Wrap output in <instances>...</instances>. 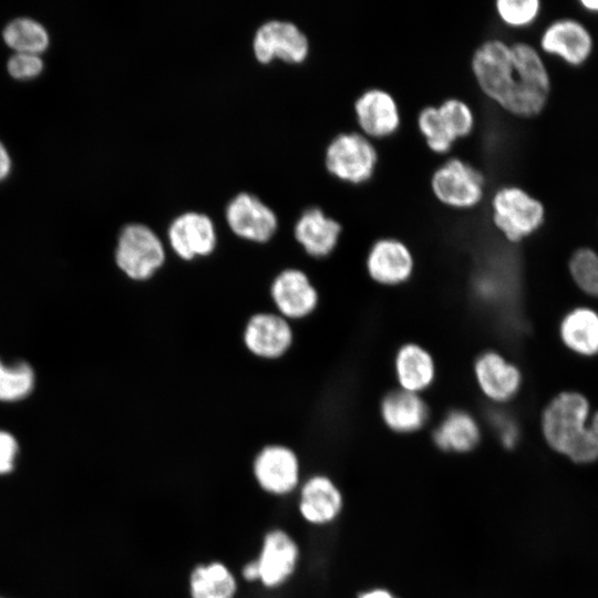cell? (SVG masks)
<instances>
[{"label": "cell", "mask_w": 598, "mask_h": 598, "mask_svg": "<svg viewBox=\"0 0 598 598\" xmlns=\"http://www.w3.org/2000/svg\"><path fill=\"white\" fill-rule=\"evenodd\" d=\"M470 68L482 96L505 114L533 118L547 106L550 74L532 43L509 41L498 28L474 49Z\"/></svg>", "instance_id": "cell-1"}, {"label": "cell", "mask_w": 598, "mask_h": 598, "mask_svg": "<svg viewBox=\"0 0 598 598\" xmlns=\"http://www.w3.org/2000/svg\"><path fill=\"white\" fill-rule=\"evenodd\" d=\"M542 432L556 452L577 463L598 458V412L589 420V404L576 392H561L544 409Z\"/></svg>", "instance_id": "cell-2"}, {"label": "cell", "mask_w": 598, "mask_h": 598, "mask_svg": "<svg viewBox=\"0 0 598 598\" xmlns=\"http://www.w3.org/2000/svg\"><path fill=\"white\" fill-rule=\"evenodd\" d=\"M488 219L508 243L517 244L536 233L544 224V204L524 187L495 185L487 197Z\"/></svg>", "instance_id": "cell-3"}, {"label": "cell", "mask_w": 598, "mask_h": 598, "mask_svg": "<svg viewBox=\"0 0 598 598\" xmlns=\"http://www.w3.org/2000/svg\"><path fill=\"white\" fill-rule=\"evenodd\" d=\"M430 189L440 205L456 212L477 209L489 194L486 174L455 154L445 156L433 169Z\"/></svg>", "instance_id": "cell-4"}, {"label": "cell", "mask_w": 598, "mask_h": 598, "mask_svg": "<svg viewBox=\"0 0 598 598\" xmlns=\"http://www.w3.org/2000/svg\"><path fill=\"white\" fill-rule=\"evenodd\" d=\"M379 151L374 141L358 130L340 131L328 142L323 166L338 182L360 186L369 183L377 171Z\"/></svg>", "instance_id": "cell-5"}, {"label": "cell", "mask_w": 598, "mask_h": 598, "mask_svg": "<svg viewBox=\"0 0 598 598\" xmlns=\"http://www.w3.org/2000/svg\"><path fill=\"white\" fill-rule=\"evenodd\" d=\"M166 252L159 237L140 223L126 225L120 233L115 261L132 280L145 281L165 264Z\"/></svg>", "instance_id": "cell-6"}, {"label": "cell", "mask_w": 598, "mask_h": 598, "mask_svg": "<svg viewBox=\"0 0 598 598\" xmlns=\"http://www.w3.org/2000/svg\"><path fill=\"white\" fill-rule=\"evenodd\" d=\"M358 131L378 142L394 136L401 127V110L393 94L382 87H368L354 100Z\"/></svg>", "instance_id": "cell-7"}, {"label": "cell", "mask_w": 598, "mask_h": 598, "mask_svg": "<svg viewBox=\"0 0 598 598\" xmlns=\"http://www.w3.org/2000/svg\"><path fill=\"white\" fill-rule=\"evenodd\" d=\"M364 267L375 283L395 287L411 279L415 269V257L404 240L394 236H382L370 245Z\"/></svg>", "instance_id": "cell-8"}, {"label": "cell", "mask_w": 598, "mask_h": 598, "mask_svg": "<svg viewBox=\"0 0 598 598\" xmlns=\"http://www.w3.org/2000/svg\"><path fill=\"white\" fill-rule=\"evenodd\" d=\"M252 50L261 63H269L275 58L288 63H301L310 53V41L293 22L270 20L257 29Z\"/></svg>", "instance_id": "cell-9"}, {"label": "cell", "mask_w": 598, "mask_h": 598, "mask_svg": "<svg viewBox=\"0 0 598 598\" xmlns=\"http://www.w3.org/2000/svg\"><path fill=\"white\" fill-rule=\"evenodd\" d=\"M473 375L483 396L495 404L514 399L523 380L517 365L496 350H486L476 357Z\"/></svg>", "instance_id": "cell-10"}, {"label": "cell", "mask_w": 598, "mask_h": 598, "mask_svg": "<svg viewBox=\"0 0 598 598\" xmlns=\"http://www.w3.org/2000/svg\"><path fill=\"white\" fill-rule=\"evenodd\" d=\"M252 473L257 484L266 493L276 496L288 495L299 484V458L288 446L266 445L254 460Z\"/></svg>", "instance_id": "cell-11"}, {"label": "cell", "mask_w": 598, "mask_h": 598, "mask_svg": "<svg viewBox=\"0 0 598 598\" xmlns=\"http://www.w3.org/2000/svg\"><path fill=\"white\" fill-rule=\"evenodd\" d=\"M225 217L236 236L260 244L271 239L278 226L275 212L249 193L237 194L227 204Z\"/></svg>", "instance_id": "cell-12"}, {"label": "cell", "mask_w": 598, "mask_h": 598, "mask_svg": "<svg viewBox=\"0 0 598 598\" xmlns=\"http://www.w3.org/2000/svg\"><path fill=\"white\" fill-rule=\"evenodd\" d=\"M298 560L299 548L295 539L283 529L269 530L255 559L258 581L267 588L281 586L295 573Z\"/></svg>", "instance_id": "cell-13"}, {"label": "cell", "mask_w": 598, "mask_h": 598, "mask_svg": "<svg viewBox=\"0 0 598 598\" xmlns=\"http://www.w3.org/2000/svg\"><path fill=\"white\" fill-rule=\"evenodd\" d=\"M594 41L588 29L570 18L549 23L539 38L540 51L561 59L569 65L585 63L592 52Z\"/></svg>", "instance_id": "cell-14"}, {"label": "cell", "mask_w": 598, "mask_h": 598, "mask_svg": "<svg viewBox=\"0 0 598 598\" xmlns=\"http://www.w3.org/2000/svg\"><path fill=\"white\" fill-rule=\"evenodd\" d=\"M271 299L280 316L286 319H303L318 307L319 293L309 276L297 268H288L277 275L270 286Z\"/></svg>", "instance_id": "cell-15"}, {"label": "cell", "mask_w": 598, "mask_h": 598, "mask_svg": "<svg viewBox=\"0 0 598 598\" xmlns=\"http://www.w3.org/2000/svg\"><path fill=\"white\" fill-rule=\"evenodd\" d=\"M167 236L174 252L186 261L210 255L217 243L213 220L197 212H186L173 219Z\"/></svg>", "instance_id": "cell-16"}, {"label": "cell", "mask_w": 598, "mask_h": 598, "mask_svg": "<svg viewBox=\"0 0 598 598\" xmlns=\"http://www.w3.org/2000/svg\"><path fill=\"white\" fill-rule=\"evenodd\" d=\"M243 340L249 352L262 359H278L292 346L291 326L280 315L258 312L245 327Z\"/></svg>", "instance_id": "cell-17"}, {"label": "cell", "mask_w": 598, "mask_h": 598, "mask_svg": "<svg viewBox=\"0 0 598 598\" xmlns=\"http://www.w3.org/2000/svg\"><path fill=\"white\" fill-rule=\"evenodd\" d=\"M342 233L341 223L318 206L305 209L293 227L296 240L306 254L313 258L331 255L337 249Z\"/></svg>", "instance_id": "cell-18"}, {"label": "cell", "mask_w": 598, "mask_h": 598, "mask_svg": "<svg viewBox=\"0 0 598 598\" xmlns=\"http://www.w3.org/2000/svg\"><path fill=\"white\" fill-rule=\"evenodd\" d=\"M393 371L399 389L421 394L436 379V363L432 353L416 342H405L394 354Z\"/></svg>", "instance_id": "cell-19"}, {"label": "cell", "mask_w": 598, "mask_h": 598, "mask_svg": "<svg viewBox=\"0 0 598 598\" xmlns=\"http://www.w3.org/2000/svg\"><path fill=\"white\" fill-rule=\"evenodd\" d=\"M343 506L342 494L326 475H313L302 485L299 497L301 517L312 525H327L336 520Z\"/></svg>", "instance_id": "cell-20"}, {"label": "cell", "mask_w": 598, "mask_h": 598, "mask_svg": "<svg viewBox=\"0 0 598 598\" xmlns=\"http://www.w3.org/2000/svg\"><path fill=\"white\" fill-rule=\"evenodd\" d=\"M380 416L390 431L398 434H411L426 424L430 411L421 394L398 388L382 398Z\"/></svg>", "instance_id": "cell-21"}, {"label": "cell", "mask_w": 598, "mask_h": 598, "mask_svg": "<svg viewBox=\"0 0 598 598\" xmlns=\"http://www.w3.org/2000/svg\"><path fill=\"white\" fill-rule=\"evenodd\" d=\"M481 440L477 420L465 410H452L444 415L433 432L434 444L444 452L466 453Z\"/></svg>", "instance_id": "cell-22"}, {"label": "cell", "mask_w": 598, "mask_h": 598, "mask_svg": "<svg viewBox=\"0 0 598 598\" xmlns=\"http://www.w3.org/2000/svg\"><path fill=\"white\" fill-rule=\"evenodd\" d=\"M188 584L190 598H234L237 592V580L221 561L195 566Z\"/></svg>", "instance_id": "cell-23"}, {"label": "cell", "mask_w": 598, "mask_h": 598, "mask_svg": "<svg viewBox=\"0 0 598 598\" xmlns=\"http://www.w3.org/2000/svg\"><path fill=\"white\" fill-rule=\"evenodd\" d=\"M564 343L573 351L591 355L598 352V315L587 308L569 312L560 324Z\"/></svg>", "instance_id": "cell-24"}, {"label": "cell", "mask_w": 598, "mask_h": 598, "mask_svg": "<svg viewBox=\"0 0 598 598\" xmlns=\"http://www.w3.org/2000/svg\"><path fill=\"white\" fill-rule=\"evenodd\" d=\"M2 38L14 53L40 55L50 43L47 29L31 18H17L10 21L3 29Z\"/></svg>", "instance_id": "cell-25"}, {"label": "cell", "mask_w": 598, "mask_h": 598, "mask_svg": "<svg viewBox=\"0 0 598 598\" xmlns=\"http://www.w3.org/2000/svg\"><path fill=\"white\" fill-rule=\"evenodd\" d=\"M415 125L430 152L439 156L452 153L455 142L446 132L436 105H425L419 110Z\"/></svg>", "instance_id": "cell-26"}, {"label": "cell", "mask_w": 598, "mask_h": 598, "mask_svg": "<svg viewBox=\"0 0 598 598\" xmlns=\"http://www.w3.org/2000/svg\"><path fill=\"white\" fill-rule=\"evenodd\" d=\"M436 107L446 132L455 143L467 138L474 132L476 117L466 101L451 96L442 100Z\"/></svg>", "instance_id": "cell-27"}, {"label": "cell", "mask_w": 598, "mask_h": 598, "mask_svg": "<svg viewBox=\"0 0 598 598\" xmlns=\"http://www.w3.org/2000/svg\"><path fill=\"white\" fill-rule=\"evenodd\" d=\"M493 6L498 22L513 30L530 27L542 11L539 0H496Z\"/></svg>", "instance_id": "cell-28"}, {"label": "cell", "mask_w": 598, "mask_h": 598, "mask_svg": "<svg viewBox=\"0 0 598 598\" xmlns=\"http://www.w3.org/2000/svg\"><path fill=\"white\" fill-rule=\"evenodd\" d=\"M34 373L28 363L6 365L0 361V401H17L33 389Z\"/></svg>", "instance_id": "cell-29"}, {"label": "cell", "mask_w": 598, "mask_h": 598, "mask_svg": "<svg viewBox=\"0 0 598 598\" xmlns=\"http://www.w3.org/2000/svg\"><path fill=\"white\" fill-rule=\"evenodd\" d=\"M569 271L582 291L598 297V254L595 250L577 249L569 260Z\"/></svg>", "instance_id": "cell-30"}, {"label": "cell", "mask_w": 598, "mask_h": 598, "mask_svg": "<svg viewBox=\"0 0 598 598\" xmlns=\"http://www.w3.org/2000/svg\"><path fill=\"white\" fill-rule=\"evenodd\" d=\"M8 73L16 80H31L43 71V60L40 55L14 53L7 62Z\"/></svg>", "instance_id": "cell-31"}, {"label": "cell", "mask_w": 598, "mask_h": 598, "mask_svg": "<svg viewBox=\"0 0 598 598\" xmlns=\"http://www.w3.org/2000/svg\"><path fill=\"white\" fill-rule=\"evenodd\" d=\"M17 453L18 444L14 437L0 431V474L12 470Z\"/></svg>", "instance_id": "cell-32"}, {"label": "cell", "mask_w": 598, "mask_h": 598, "mask_svg": "<svg viewBox=\"0 0 598 598\" xmlns=\"http://www.w3.org/2000/svg\"><path fill=\"white\" fill-rule=\"evenodd\" d=\"M11 171V158L6 146L0 141V182L7 178Z\"/></svg>", "instance_id": "cell-33"}, {"label": "cell", "mask_w": 598, "mask_h": 598, "mask_svg": "<svg viewBox=\"0 0 598 598\" xmlns=\"http://www.w3.org/2000/svg\"><path fill=\"white\" fill-rule=\"evenodd\" d=\"M358 598H396L390 590L384 588H373L363 591Z\"/></svg>", "instance_id": "cell-34"}, {"label": "cell", "mask_w": 598, "mask_h": 598, "mask_svg": "<svg viewBox=\"0 0 598 598\" xmlns=\"http://www.w3.org/2000/svg\"><path fill=\"white\" fill-rule=\"evenodd\" d=\"M243 577L248 581L258 580V569L255 559L246 564L243 568Z\"/></svg>", "instance_id": "cell-35"}, {"label": "cell", "mask_w": 598, "mask_h": 598, "mask_svg": "<svg viewBox=\"0 0 598 598\" xmlns=\"http://www.w3.org/2000/svg\"><path fill=\"white\" fill-rule=\"evenodd\" d=\"M582 8L590 12H598V0H581Z\"/></svg>", "instance_id": "cell-36"}]
</instances>
